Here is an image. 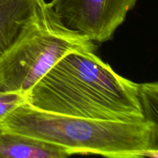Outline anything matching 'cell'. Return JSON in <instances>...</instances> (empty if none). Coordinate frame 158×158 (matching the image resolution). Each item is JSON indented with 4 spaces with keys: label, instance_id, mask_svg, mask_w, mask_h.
I'll use <instances>...</instances> for the list:
<instances>
[{
    "label": "cell",
    "instance_id": "1",
    "mask_svg": "<svg viewBox=\"0 0 158 158\" xmlns=\"http://www.w3.org/2000/svg\"><path fill=\"white\" fill-rule=\"evenodd\" d=\"M26 103L45 112L93 120L149 121L140 83L118 75L95 52L62 58L26 94Z\"/></svg>",
    "mask_w": 158,
    "mask_h": 158
},
{
    "label": "cell",
    "instance_id": "2",
    "mask_svg": "<svg viewBox=\"0 0 158 158\" xmlns=\"http://www.w3.org/2000/svg\"><path fill=\"white\" fill-rule=\"evenodd\" d=\"M6 131L71 150L112 158L157 157L158 124L93 120L45 112L23 103L0 123Z\"/></svg>",
    "mask_w": 158,
    "mask_h": 158
},
{
    "label": "cell",
    "instance_id": "3",
    "mask_svg": "<svg viewBox=\"0 0 158 158\" xmlns=\"http://www.w3.org/2000/svg\"><path fill=\"white\" fill-rule=\"evenodd\" d=\"M97 49V43L68 28L43 0L0 56V91L26 95L65 56Z\"/></svg>",
    "mask_w": 158,
    "mask_h": 158
},
{
    "label": "cell",
    "instance_id": "4",
    "mask_svg": "<svg viewBox=\"0 0 158 158\" xmlns=\"http://www.w3.org/2000/svg\"><path fill=\"white\" fill-rule=\"evenodd\" d=\"M137 0H52L50 5L68 28L95 43L110 41Z\"/></svg>",
    "mask_w": 158,
    "mask_h": 158
},
{
    "label": "cell",
    "instance_id": "5",
    "mask_svg": "<svg viewBox=\"0 0 158 158\" xmlns=\"http://www.w3.org/2000/svg\"><path fill=\"white\" fill-rule=\"evenodd\" d=\"M74 154L63 147L0 128V158H66Z\"/></svg>",
    "mask_w": 158,
    "mask_h": 158
},
{
    "label": "cell",
    "instance_id": "6",
    "mask_svg": "<svg viewBox=\"0 0 158 158\" xmlns=\"http://www.w3.org/2000/svg\"><path fill=\"white\" fill-rule=\"evenodd\" d=\"M43 0H0V56L12 44Z\"/></svg>",
    "mask_w": 158,
    "mask_h": 158
},
{
    "label": "cell",
    "instance_id": "7",
    "mask_svg": "<svg viewBox=\"0 0 158 158\" xmlns=\"http://www.w3.org/2000/svg\"><path fill=\"white\" fill-rule=\"evenodd\" d=\"M26 101V95L22 93L0 91V123L9 112Z\"/></svg>",
    "mask_w": 158,
    "mask_h": 158
}]
</instances>
